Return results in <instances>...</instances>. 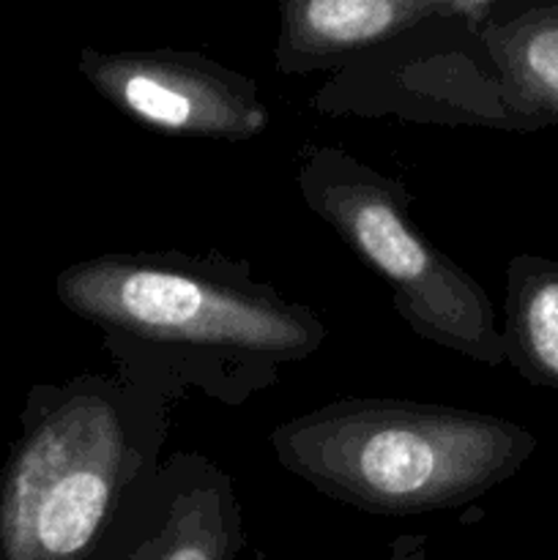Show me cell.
I'll return each instance as SVG.
<instances>
[{
  "instance_id": "obj_1",
  "label": "cell",
  "mask_w": 558,
  "mask_h": 560,
  "mask_svg": "<svg viewBox=\"0 0 558 560\" xmlns=\"http://www.w3.org/2000/svg\"><path fill=\"white\" fill-rule=\"evenodd\" d=\"M55 295L102 334L115 375L164 402L200 394L241 408L315 355L328 328L310 306L219 252H109L71 262Z\"/></svg>"
},
{
  "instance_id": "obj_2",
  "label": "cell",
  "mask_w": 558,
  "mask_h": 560,
  "mask_svg": "<svg viewBox=\"0 0 558 560\" xmlns=\"http://www.w3.org/2000/svg\"><path fill=\"white\" fill-rule=\"evenodd\" d=\"M167 438L170 405L115 372L33 386L0 474V560L113 552Z\"/></svg>"
},
{
  "instance_id": "obj_3",
  "label": "cell",
  "mask_w": 558,
  "mask_h": 560,
  "mask_svg": "<svg viewBox=\"0 0 558 560\" xmlns=\"http://www.w3.org/2000/svg\"><path fill=\"white\" fill-rule=\"evenodd\" d=\"M279 465L332 501L381 517L449 512L512 479L536 435L501 416L392 397H342L271 432Z\"/></svg>"
},
{
  "instance_id": "obj_4",
  "label": "cell",
  "mask_w": 558,
  "mask_h": 560,
  "mask_svg": "<svg viewBox=\"0 0 558 560\" xmlns=\"http://www.w3.org/2000/svg\"><path fill=\"white\" fill-rule=\"evenodd\" d=\"M295 184L304 206L383 279L410 331L476 364H507L490 295L421 233L403 180L345 148L306 145Z\"/></svg>"
},
{
  "instance_id": "obj_5",
  "label": "cell",
  "mask_w": 558,
  "mask_h": 560,
  "mask_svg": "<svg viewBox=\"0 0 558 560\" xmlns=\"http://www.w3.org/2000/svg\"><path fill=\"white\" fill-rule=\"evenodd\" d=\"M77 69L104 102L153 135L244 142L271 118L252 77L200 52L88 47Z\"/></svg>"
},
{
  "instance_id": "obj_6",
  "label": "cell",
  "mask_w": 558,
  "mask_h": 560,
  "mask_svg": "<svg viewBox=\"0 0 558 560\" xmlns=\"http://www.w3.org/2000/svg\"><path fill=\"white\" fill-rule=\"evenodd\" d=\"M501 5V0H288L279 9L274 66L288 77L339 69L430 25H460L476 38Z\"/></svg>"
},
{
  "instance_id": "obj_7",
  "label": "cell",
  "mask_w": 558,
  "mask_h": 560,
  "mask_svg": "<svg viewBox=\"0 0 558 560\" xmlns=\"http://www.w3.org/2000/svg\"><path fill=\"white\" fill-rule=\"evenodd\" d=\"M476 44L523 129L558 126V0L503 3Z\"/></svg>"
},
{
  "instance_id": "obj_8",
  "label": "cell",
  "mask_w": 558,
  "mask_h": 560,
  "mask_svg": "<svg viewBox=\"0 0 558 560\" xmlns=\"http://www.w3.org/2000/svg\"><path fill=\"white\" fill-rule=\"evenodd\" d=\"M164 536L153 560H233L244 547L235 485L213 459L178 452L159 470Z\"/></svg>"
},
{
  "instance_id": "obj_9",
  "label": "cell",
  "mask_w": 558,
  "mask_h": 560,
  "mask_svg": "<svg viewBox=\"0 0 558 560\" xmlns=\"http://www.w3.org/2000/svg\"><path fill=\"white\" fill-rule=\"evenodd\" d=\"M501 342L503 359L523 381L558 394V260H509Z\"/></svg>"
},
{
  "instance_id": "obj_10",
  "label": "cell",
  "mask_w": 558,
  "mask_h": 560,
  "mask_svg": "<svg viewBox=\"0 0 558 560\" xmlns=\"http://www.w3.org/2000/svg\"><path fill=\"white\" fill-rule=\"evenodd\" d=\"M164 536V495L159 487V476L142 501L131 512L124 534H120L118 547H115L113 560H153L159 552Z\"/></svg>"
},
{
  "instance_id": "obj_11",
  "label": "cell",
  "mask_w": 558,
  "mask_h": 560,
  "mask_svg": "<svg viewBox=\"0 0 558 560\" xmlns=\"http://www.w3.org/2000/svg\"><path fill=\"white\" fill-rule=\"evenodd\" d=\"M388 560H425V536H399Z\"/></svg>"
},
{
  "instance_id": "obj_12",
  "label": "cell",
  "mask_w": 558,
  "mask_h": 560,
  "mask_svg": "<svg viewBox=\"0 0 558 560\" xmlns=\"http://www.w3.org/2000/svg\"><path fill=\"white\" fill-rule=\"evenodd\" d=\"M257 560H268V558H266V556H260V558H257Z\"/></svg>"
}]
</instances>
